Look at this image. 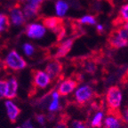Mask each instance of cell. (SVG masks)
<instances>
[{
	"label": "cell",
	"instance_id": "15",
	"mask_svg": "<svg viewBox=\"0 0 128 128\" xmlns=\"http://www.w3.org/2000/svg\"><path fill=\"white\" fill-rule=\"evenodd\" d=\"M20 6H22V12H23V14L25 16L26 20L36 19L39 15L41 6H33V4H20Z\"/></svg>",
	"mask_w": 128,
	"mask_h": 128
},
{
	"label": "cell",
	"instance_id": "23",
	"mask_svg": "<svg viewBox=\"0 0 128 128\" xmlns=\"http://www.w3.org/2000/svg\"><path fill=\"white\" fill-rule=\"evenodd\" d=\"M68 128H88L87 124L84 121L79 119H72L68 124Z\"/></svg>",
	"mask_w": 128,
	"mask_h": 128
},
{
	"label": "cell",
	"instance_id": "27",
	"mask_svg": "<svg viewBox=\"0 0 128 128\" xmlns=\"http://www.w3.org/2000/svg\"><path fill=\"white\" fill-rule=\"evenodd\" d=\"M22 1H23V4H33V6H41L46 0H22Z\"/></svg>",
	"mask_w": 128,
	"mask_h": 128
},
{
	"label": "cell",
	"instance_id": "22",
	"mask_svg": "<svg viewBox=\"0 0 128 128\" xmlns=\"http://www.w3.org/2000/svg\"><path fill=\"white\" fill-rule=\"evenodd\" d=\"M78 22L80 24H84V25H94L96 23V18L94 15L87 14V15H84L80 19H78Z\"/></svg>",
	"mask_w": 128,
	"mask_h": 128
},
{
	"label": "cell",
	"instance_id": "10",
	"mask_svg": "<svg viewBox=\"0 0 128 128\" xmlns=\"http://www.w3.org/2000/svg\"><path fill=\"white\" fill-rule=\"evenodd\" d=\"M62 70H63V65L60 60H56V59H52V60H50L46 65V68H44V71L50 76L52 81L57 80L60 78L62 73Z\"/></svg>",
	"mask_w": 128,
	"mask_h": 128
},
{
	"label": "cell",
	"instance_id": "24",
	"mask_svg": "<svg viewBox=\"0 0 128 128\" xmlns=\"http://www.w3.org/2000/svg\"><path fill=\"white\" fill-rule=\"evenodd\" d=\"M35 120H36V122L38 123L39 126H44V124H46L47 122V118L44 114L43 113H38V114L35 115Z\"/></svg>",
	"mask_w": 128,
	"mask_h": 128
},
{
	"label": "cell",
	"instance_id": "21",
	"mask_svg": "<svg viewBox=\"0 0 128 128\" xmlns=\"http://www.w3.org/2000/svg\"><path fill=\"white\" fill-rule=\"evenodd\" d=\"M36 46L32 43L26 42L22 44V51H23L24 54L27 56V57H32L34 55L35 52H36Z\"/></svg>",
	"mask_w": 128,
	"mask_h": 128
},
{
	"label": "cell",
	"instance_id": "33",
	"mask_svg": "<svg viewBox=\"0 0 128 128\" xmlns=\"http://www.w3.org/2000/svg\"><path fill=\"white\" fill-rule=\"evenodd\" d=\"M122 26L124 27V28H126V30L128 31V22H126V23H124V24H123Z\"/></svg>",
	"mask_w": 128,
	"mask_h": 128
},
{
	"label": "cell",
	"instance_id": "5",
	"mask_svg": "<svg viewBox=\"0 0 128 128\" xmlns=\"http://www.w3.org/2000/svg\"><path fill=\"white\" fill-rule=\"evenodd\" d=\"M94 91L90 84H83L78 86L74 92V100L80 106H84L94 99Z\"/></svg>",
	"mask_w": 128,
	"mask_h": 128
},
{
	"label": "cell",
	"instance_id": "17",
	"mask_svg": "<svg viewBox=\"0 0 128 128\" xmlns=\"http://www.w3.org/2000/svg\"><path fill=\"white\" fill-rule=\"evenodd\" d=\"M70 9V4L66 0H56L54 4V10H55V14L57 17L62 18L66 15Z\"/></svg>",
	"mask_w": 128,
	"mask_h": 128
},
{
	"label": "cell",
	"instance_id": "4",
	"mask_svg": "<svg viewBox=\"0 0 128 128\" xmlns=\"http://www.w3.org/2000/svg\"><path fill=\"white\" fill-rule=\"evenodd\" d=\"M108 46L113 49H120L128 46V31L123 26L111 32L108 38Z\"/></svg>",
	"mask_w": 128,
	"mask_h": 128
},
{
	"label": "cell",
	"instance_id": "30",
	"mask_svg": "<svg viewBox=\"0 0 128 128\" xmlns=\"http://www.w3.org/2000/svg\"><path fill=\"white\" fill-rule=\"evenodd\" d=\"M55 128H68V124H67L66 120H60L55 124Z\"/></svg>",
	"mask_w": 128,
	"mask_h": 128
},
{
	"label": "cell",
	"instance_id": "14",
	"mask_svg": "<svg viewBox=\"0 0 128 128\" xmlns=\"http://www.w3.org/2000/svg\"><path fill=\"white\" fill-rule=\"evenodd\" d=\"M19 91V82L15 76H10L6 80V99L14 100L17 97Z\"/></svg>",
	"mask_w": 128,
	"mask_h": 128
},
{
	"label": "cell",
	"instance_id": "19",
	"mask_svg": "<svg viewBox=\"0 0 128 128\" xmlns=\"http://www.w3.org/2000/svg\"><path fill=\"white\" fill-rule=\"evenodd\" d=\"M10 25L11 23L7 14L0 12V35H2L10 28Z\"/></svg>",
	"mask_w": 128,
	"mask_h": 128
},
{
	"label": "cell",
	"instance_id": "1",
	"mask_svg": "<svg viewBox=\"0 0 128 128\" xmlns=\"http://www.w3.org/2000/svg\"><path fill=\"white\" fill-rule=\"evenodd\" d=\"M3 62L6 68L15 72L23 70L28 67L26 59L15 49H11L10 51H8Z\"/></svg>",
	"mask_w": 128,
	"mask_h": 128
},
{
	"label": "cell",
	"instance_id": "12",
	"mask_svg": "<svg viewBox=\"0 0 128 128\" xmlns=\"http://www.w3.org/2000/svg\"><path fill=\"white\" fill-rule=\"evenodd\" d=\"M121 111H108L104 119L103 128H121L122 127Z\"/></svg>",
	"mask_w": 128,
	"mask_h": 128
},
{
	"label": "cell",
	"instance_id": "3",
	"mask_svg": "<svg viewBox=\"0 0 128 128\" xmlns=\"http://www.w3.org/2000/svg\"><path fill=\"white\" fill-rule=\"evenodd\" d=\"M42 23L46 30L52 31L57 35L59 41H62L66 34V30L64 28V20L57 16H47L42 19Z\"/></svg>",
	"mask_w": 128,
	"mask_h": 128
},
{
	"label": "cell",
	"instance_id": "34",
	"mask_svg": "<svg viewBox=\"0 0 128 128\" xmlns=\"http://www.w3.org/2000/svg\"><path fill=\"white\" fill-rule=\"evenodd\" d=\"M16 128H20V126H18V127H16Z\"/></svg>",
	"mask_w": 128,
	"mask_h": 128
},
{
	"label": "cell",
	"instance_id": "9",
	"mask_svg": "<svg viewBox=\"0 0 128 128\" xmlns=\"http://www.w3.org/2000/svg\"><path fill=\"white\" fill-rule=\"evenodd\" d=\"M80 82L79 78H68L66 79L62 80V82H60L57 88V92H59L60 96H68L71 94L72 92H74L75 90L78 86V84Z\"/></svg>",
	"mask_w": 128,
	"mask_h": 128
},
{
	"label": "cell",
	"instance_id": "7",
	"mask_svg": "<svg viewBox=\"0 0 128 128\" xmlns=\"http://www.w3.org/2000/svg\"><path fill=\"white\" fill-rule=\"evenodd\" d=\"M8 17L12 25L15 27L23 26L26 23V19L23 14L20 3H16L8 8Z\"/></svg>",
	"mask_w": 128,
	"mask_h": 128
},
{
	"label": "cell",
	"instance_id": "31",
	"mask_svg": "<svg viewBox=\"0 0 128 128\" xmlns=\"http://www.w3.org/2000/svg\"><path fill=\"white\" fill-rule=\"evenodd\" d=\"M96 30H97V32H98V33L102 34V32H103V30H104L103 25H102V24H98V25L96 26Z\"/></svg>",
	"mask_w": 128,
	"mask_h": 128
},
{
	"label": "cell",
	"instance_id": "29",
	"mask_svg": "<svg viewBox=\"0 0 128 128\" xmlns=\"http://www.w3.org/2000/svg\"><path fill=\"white\" fill-rule=\"evenodd\" d=\"M20 128H35V126L33 124V122L31 121V119H26L23 123L22 124Z\"/></svg>",
	"mask_w": 128,
	"mask_h": 128
},
{
	"label": "cell",
	"instance_id": "25",
	"mask_svg": "<svg viewBox=\"0 0 128 128\" xmlns=\"http://www.w3.org/2000/svg\"><path fill=\"white\" fill-rule=\"evenodd\" d=\"M6 80L0 79V100L6 98Z\"/></svg>",
	"mask_w": 128,
	"mask_h": 128
},
{
	"label": "cell",
	"instance_id": "6",
	"mask_svg": "<svg viewBox=\"0 0 128 128\" xmlns=\"http://www.w3.org/2000/svg\"><path fill=\"white\" fill-rule=\"evenodd\" d=\"M32 84L36 90H46L52 84V79L42 70H32Z\"/></svg>",
	"mask_w": 128,
	"mask_h": 128
},
{
	"label": "cell",
	"instance_id": "2",
	"mask_svg": "<svg viewBox=\"0 0 128 128\" xmlns=\"http://www.w3.org/2000/svg\"><path fill=\"white\" fill-rule=\"evenodd\" d=\"M123 94L118 86H112L107 90L105 102L108 107V111H120V106L122 104Z\"/></svg>",
	"mask_w": 128,
	"mask_h": 128
},
{
	"label": "cell",
	"instance_id": "16",
	"mask_svg": "<svg viewBox=\"0 0 128 128\" xmlns=\"http://www.w3.org/2000/svg\"><path fill=\"white\" fill-rule=\"evenodd\" d=\"M50 95H51V99L49 103H48V106L46 110L50 112V113L54 114V112L59 111V110L60 108V96L56 90L52 91L50 92Z\"/></svg>",
	"mask_w": 128,
	"mask_h": 128
},
{
	"label": "cell",
	"instance_id": "32",
	"mask_svg": "<svg viewBox=\"0 0 128 128\" xmlns=\"http://www.w3.org/2000/svg\"><path fill=\"white\" fill-rule=\"evenodd\" d=\"M123 82H124V83H127L128 82V68L126 70V73H124V76H123Z\"/></svg>",
	"mask_w": 128,
	"mask_h": 128
},
{
	"label": "cell",
	"instance_id": "28",
	"mask_svg": "<svg viewBox=\"0 0 128 128\" xmlns=\"http://www.w3.org/2000/svg\"><path fill=\"white\" fill-rule=\"evenodd\" d=\"M121 118L124 123L128 124V105L124 107L123 111L121 112Z\"/></svg>",
	"mask_w": 128,
	"mask_h": 128
},
{
	"label": "cell",
	"instance_id": "8",
	"mask_svg": "<svg viewBox=\"0 0 128 128\" xmlns=\"http://www.w3.org/2000/svg\"><path fill=\"white\" fill-rule=\"evenodd\" d=\"M47 30L42 22H32L25 25L24 32L28 38L31 39H42L46 35Z\"/></svg>",
	"mask_w": 128,
	"mask_h": 128
},
{
	"label": "cell",
	"instance_id": "11",
	"mask_svg": "<svg viewBox=\"0 0 128 128\" xmlns=\"http://www.w3.org/2000/svg\"><path fill=\"white\" fill-rule=\"evenodd\" d=\"M75 39L73 38H67L62 41H60L55 48V52L54 54V58L56 60H59L60 58H63L71 50Z\"/></svg>",
	"mask_w": 128,
	"mask_h": 128
},
{
	"label": "cell",
	"instance_id": "20",
	"mask_svg": "<svg viewBox=\"0 0 128 128\" xmlns=\"http://www.w3.org/2000/svg\"><path fill=\"white\" fill-rule=\"evenodd\" d=\"M104 118V112L102 110H99L97 111L94 118L91 120V126L92 128H100L102 126V122H103Z\"/></svg>",
	"mask_w": 128,
	"mask_h": 128
},
{
	"label": "cell",
	"instance_id": "18",
	"mask_svg": "<svg viewBox=\"0 0 128 128\" xmlns=\"http://www.w3.org/2000/svg\"><path fill=\"white\" fill-rule=\"evenodd\" d=\"M128 22V3L123 4L119 9L118 15L115 20V23L116 26H122L123 24Z\"/></svg>",
	"mask_w": 128,
	"mask_h": 128
},
{
	"label": "cell",
	"instance_id": "13",
	"mask_svg": "<svg viewBox=\"0 0 128 128\" xmlns=\"http://www.w3.org/2000/svg\"><path fill=\"white\" fill-rule=\"evenodd\" d=\"M4 108H6V116L9 121L12 123H15L22 113L20 107L12 100H6L4 102Z\"/></svg>",
	"mask_w": 128,
	"mask_h": 128
},
{
	"label": "cell",
	"instance_id": "26",
	"mask_svg": "<svg viewBox=\"0 0 128 128\" xmlns=\"http://www.w3.org/2000/svg\"><path fill=\"white\" fill-rule=\"evenodd\" d=\"M84 70L86 71L89 72V73H94L96 70V65L94 62H87L84 64Z\"/></svg>",
	"mask_w": 128,
	"mask_h": 128
}]
</instances>
